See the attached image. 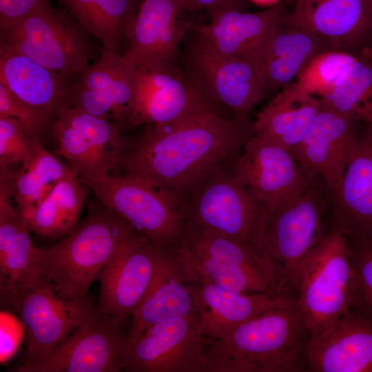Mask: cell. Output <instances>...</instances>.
<instances>
[{
    "label": "cell",
    "mask_w": 372,
    "mask_h": 372,
    "mask_svg": "<svg viewBox=\"0 0 372 372\" xmlns=\"http://www.w3.org/2000/svg\"><path fill=\"white\" fill-rule=\"evenodd\" d=\"M255 135L248 116L208 113L162 127L147 125L118 167L183 202Z\"/></svg>",
    "instance_id": "1"
},
{
    "label": "cell",
    "mask_w": 372,
    "mask_h": 372,
    "mask_svg": "<svg viewBox=\"0 0 372 372\" xmlns=\"http://www.w3.org/2000/svg\"><path fill=\"white\" fill-rule=\"evenodd\" d=\"M130 226L103 205L92 209L61 242L37 249L39 276L65 298H89L92 284L99 279Z\"/></svg>",
    "instance_id": "2"
},
{
    "label": "cell",
    "mask_w": 372,
    "mask_h": 372,
    "mask_svg": "<svg viewBox=\"0 0 372 372\" xmlns=\"http://www.w3.org/2000/svg\"><path fill=\"white\" fill-rule=\"evenodd\" d=\"M312 337L295 298L269 309L213 342L232 372L302 371V353Z\"/></svg>",
    "instance_id": "3"
},
{
    "label": "cell",
    "mask_w": 372,
    "mask_h": 372,
    "mask_svg": "<svg viewBox=\"0 0 372 372\" xmlns=\"http://www.w3.org/2000/svg\"><path fill=\"white\" fill-rule=\"evenodd\" d=\"M318 178L293 203L271 213L264 230L262 256L273 271V291L282 297L295 298L301 265L327 234L322 225L327 189Z\"/></svg>",
    "instance_id": "4"
},
{
    "label": "cell",
    "mask_w": 372,
    "mask_h": 372,
    "mask_svg": "<svg viewBox=\"0 0 372 372\" xmlns=\"http://www.w3.org/2000/svg\"><path fill=\"white\" fill-rule=\"evenodd\" d=\"M183 206L185 223L226 236L262 256L269 209L231 171L217 169Z\"/></svg>",
    "instance_id": "5"
},
{
    "label": "cell",
    "mask_w": 372,
    "mask_h": 372,
    "mask_svg": "<svg viewBox=\"0 0 372 372\" xmlns=\"http://www.w3.org/2000/svg\"><path fill=\"white\" fill-rule=\"evenodd\" d=\"M355 280L345 236L330 228L308 255L296 278L295 298L312 336L351 309Z\"/></svg>",
    "instance_id": "6"
},
{
    "label": "cell",
    "mask_w": 372,
    "mask_h": 372,
    "mask_svg": "<svg viewBox=\"0 0 372 372\" xmlns=\"http://www.w3.org/2000/svg\"><path fill=\"white\" fill-rule=\"evenodd\" d=\"M127 372H231L201 333L198 314L157 322L125 343Z\"/></svg>",
    "instance_id": "7"
},
{
    "label": "cell",
    "mask_w": 372,
    "mask_h": 372,
    "mask_svg": "<svg viewBox=\"0 0 372 372\" xmlns=\"http://www.w3.org/2000/svg\"><path fill=\"white\" fill-rule=\"evenodd\" d=\"M101 204L135 230L165 247L180 245L185 232L183 205L140 179L109 172L79 179Z\"/></svg>",
    "instance_id": "8"
},
{
    "label": "cell",
    "mask_w": 372,
    "mask_h": 372,
    "mask_svg": "<svg viewBox=\"0 0 372 372\" xmlns=\"http://www.w3.org/2000/svg\"><path fill=\"white\" fill-rule=\"evenodd\" d=\"M192 32L184 38L179 69L205 98L227 107L234 116H248L265 96L256 67L249 60L221 54L195 28Z\"/></svg>",
    "instance_id": "9"
},
{
    "label": "cell",
    "mask_w": 372,
    "mask_h": 372,
    "mask_svg": "<svg viewBox=\"0 0 372 372\" xmlns=\"http://www.w3.org/2000/svg\"><path fill=\"white\" fill-rule=\"evenodd\" d=\"M82 30L72 17L48 2L1 30V42L54 72L72 76L80 73L91 57Z\"/></svg>",
    "instance_id": "10"
},
{
    "label": "cell",
    "mask_w": 372,
    "mask_h": 372,
    "mask_svg": "<svg viewBox=\"0 0 372 372\" xmlns=\"http://www.w3.org/2000/svg\"><path fill=\"white\" fill-rule=\"evenodd\" d=\"M183 247L198 281L242 293L273 292L271 267L245 245L185 223Z\"/></svg>",
    "instance_id": "11"
},
{
    "label": "cell",
    "mask_w": 372,
    "mask_h": 372,
    "mask_svg": "<svg viewBox=\"0 0 372 372\" xmlns=\"http://www.w3.org/2000/svg\"><path fill=\"white\" fill-rule=\"evenodd\" d=\"M132 314L106 316L95 307L90 316L43 358L17 372H118Z\"/></svg>",
    "instance_id": "12"
},
{
    "label": "cell",
    "mask_w": 372,
    "mask_h": 372,
    "mask_svg": "<svg viewBox=\"0 0 372 372\" xmlns=\"http://www.w3.org/2000/svg\"><path fill=\"white\" fill-rule=\"evenodd\" d=\"M1 302L18 313L26 327L28 358L23 364L45 357L95 309L91 297L65 298L39 275Z\"/></svg>",
    "instance_id": "13"
},
{
    "label": "cell",
    "mask_w": 372,
    "mask_h": 372,
    "mask_svg": "<svg viewBox=\"0 0 372 372\" xmlns=\"http://www.w3.org/2000/svg\"><path fill=\"white\" fill-rule=\"evenodd\" d=\"M167 247L130 226L99 277L96 309L106 316L133 315L150 289Z\"/></svg>",
    "instance_id": "14"
},
{
    "label": "cell",
    "mask_w": 372,
    "mask_h": 372,
    "mask_svg": "<svg viewBox=\"0 0 372 372\" xmlns=\"http://www.w3.org/2000/svg\"><path fill=\"white\" fill-rule=\"evenodd\" d=\"M242 147L231 171L267 206L269 215L293 203L315 178L290 151L275 143L254 135Z\"/></svg>",
    "instance_id": "15"
},
{
    "label": "cell",
    "mask_w": 372,
    "mask_h": 372,
    "mask_svg": "<svg viewBox=\"0 0 372 372\" xmlns=\"http://www.w3.org/2000/svg\"><path fill=\"white\" fill-rule=\"evenodd\" d=\"M220 114L178 68L161 71L136 68L134 101L127 127H162L199 115Z\"/></svg>",
    "instance_id": "16"
},
{
    "label": "cell",
    "mask_w": 372,
    "mask_h": 372,
    "mask_svg": "<svg viewBox=\"0 0 372 372\" xmlns=\"http://www.w3.org/2000/svg\"><path fill=\"white\" fill-rule=\"evenodd\" d=\"M67 105L127 127L136 85V68L118 51L103 47L101 56L79 73Z\"/></svg>",
    "instance_id": "17"
},
{
    "label": "cell",
    "mask_w": 372,
    "mask_h": 372,
    "mask_svg": "<svg viewBox=\"0 0 372 372\" xmlns=\"http://www.w3.org/2000/svg\"><path fill=\"white\" fill-rule=\"evenodd\" d=\"M185 10V0H141L124 55L139 69L178 68L188 30Z\"/></svg>",
    "instance_id": "18"
},
{
    "label": "cell",
    "mask_w": 372,
    "mask_h": 372,
    "mask_svg": "<svg viewBox=\"0 0 372 372\" xmlns=\"http://www.w3.org/2000/svg\"><path fill=\"white\" fill-rule=\"evenodd\" d=\"M198 279L182 244L167 247L153 282L132 315L126 342L163 320L198 313Z\"/></svg>",
    "instance_id": "19"
},
{
    "label": "cell",
    "mask_w": 372,
    "mask_h": 372,
    "mask_svg": "<svg viewBox=\"0 0 372 372\" xmlns=\"http://www.w3.org/2000/svg\"><path fill=\"white\" fill-rule=\"evenodd\" d=\"M354 123L321 98L311 128L291 152L307 175L319 176L329 190L338 187L354 153L358 134Z\"/></svg>",
    "instance_id": "20"
},
{
    "label": "cell",
    "mask_w": 372,
    "mask_h": 372,
    "mask_svg": "<svg viewBox=\"0 0 372 372\" xmlns=\"http://www.w3.org/2000/svg\"><path fill=\"white\" fill-rule=\"evenodd\" d=\"M302 371L372 372V320L351 309L312 336Z\"/></svg>",
    "instance_id": "21"
},
{
    "label": "cell",
    "mask_w": 372,
    "mask_h": 372,
    "mask_svg": "<svg viewBox=\"0 0 372 372\" xmlns=\"http://www.w3.org/2000/svg\"><path fill=\"white\" fill-rule=\"evenodd\" d=\"M327 198L331 228L372 237V122L364 123L342 178L336 188L327 189Z\"/></svg>",
    "instance_id": "22"
},
{
    "label": "cell",
    "mask_w": 372,
    "mask_h": 372,
    "mask_svg": "<svg viewBox=\"0 0 372 372\" xmlns=\"http://www.w3.org/2000/svg\"><path fill=\"white\" fill-rule=\"evenodd\" d=\"M289 15L327 50L360 54L372 37V0H300Z\"/></svg>",
    "instance_id": "23"
},
{
    "label": "cell",
    "mask_w": 372,
    "mask_h": 372,
    "mask_svg": "<svg viewBox=\"0 0 372 372\" xmlns=\"http://www.w3.org/2000/svg\"><path fill=\"white\" fill-rule=\"evenodd\" d=\"M14 172H0V291L1 299L26 286L39 273L37 249L31 229L17 206L14 207Z\"/></svg>",
    "instance_id": "24"
},
{
    "label": "cell",
    "mask_w": 372,
    "mask_h": 372,
    "mask_svg": "<svg viewBox=\"0 0 372 372\" xmlns=\"http://www.w3.org/2000/svg\"><path fill=\"white\" fill-rule=\"evenodd\" d=\"M327 50L306 27L286 14L251 62L265 96L291 83L320 52Z\"/></svg>",
    "instance_id": "25"
},
{
    "label": "cell",
    "mask_w": 372,
    "mask_h": 372,
    "mask_svg": "<svg viewBox=\"0 0 372 372\" xmlns=\"http://www.w3.org/2000/svg\"><path fill=\"white\" fill-rule=\"evenodd\" d=\"M196 298L200 330L211 342L224 339L240 324L289 299L271 291L242 293L200 281Z\"/></svg>",
    "instance_id": "26"
},
{
    "label": "cell",
    "mask_w": 372,
    "mask_h": 372,
    "mask_svg": "<svg viewBox=\"0 0 372 372\" xmlns=\"http://www.w3.org/2000/svg\"><path fill=\"white\" fill-rule=\"evenodd\" d=\"M285 15L278 3L257 12H227L195 29L221 54L251 62Z\"/></svg>",
    "instance_id": "27"
},
{
    "label": "cell",
    "mask_w": 372,
    "mask_h": 372,
    "mask_svg": "<svg viewBox=\"0 0 372 372\" xmlns=\"http://www.w3.org/2000/svg\"><path fill=\"white\" fill-rule=\"evenodd\" d=\"M0 81L30 105L52 116L68 103L71 76L54 72L0 42Z\"/></svg>",
    "instance_id": "28"
},
{
    "label": "cell",
    "mask_w": 372,
    "mask_h": 372,
    "mask_svg": "<svg viewBox=\"0 0 372 372\" xmlns=\"http://www.w3.org/2000/svg\"><path fill=\"white\" fill-rule=\"evenodd\" d=\"M321 98L307 92L296 81L287 85L258 114L254 134L291 152L311 128Z\"/></svg>",
    "instance_id": "29"
},
{
    "label": "cell",
    "mask_w": 372,
    "mask_h": 372,
    "mask_svg": "<svg viewBox=\"0 0 372 372\" xmlns=\"http://www.w3.org/2000/svg\"><path fill=\"white\" fill-rule=\"evenodd\" d=\"M88 187L71 168L25 220L39 236L68 235L78 225Z\"/></svg>",
    "instance_id": "30"
},
{
    "label": "cell",
    "mask_w": 372,
    "mask_h": 372,
    "mask_svg": "<svg viewBox=\"0 0 372 372\" xmlns=\"http://www.w3.org/2000/svg\"><path fill=\"white\" fill-rule=\"evenodd\" d=\"M71 16L103 47L117 50L129 39L141 0H62Z\"/></svg>",
    "instance_id": "31"
},
{
    "label": "cell",
    "mask_w": 372,
    "mask_h": 372,
    "mask_svg": "<svg viewBox=\"0 0 372 372\" xmlns=\"http://www.w3.org/2000/svg\"><path fill=\"white\" fill-rule=\"evenodd\" d=\"M41 143L33 156L17 169L13 199L25 219L44 200L70 170Z\"/></svg>",
    "instance_id": "32"
},
{
    "label": "cell",
    "mask_w": 372,
    "mask_h": 372,
    "mask_svg": "<svg viewBox=\"0 0 372 372\" xmlns=\"http://www.w3.org/2000/svg\"><path fill=\"white\" fill-rule=\"evenodd\" d=\"M322 99L353 122H372V61L359 54Z\"/></svg>",
    "instance_id": "33"
},
{
    "label": "cell",
    "mask_w": 372,
    "mask_h": 372,
    "mask_svg": "<svg viewBox=\"0 0 372 372\" xmlns=\"http://www.w3.org/2000/svg\"><path fill=\"white\" fill-rule=\"evenodd\" d=\"M56 116L79 132L113 169L118 167L132 143L115 123L66 103L59 107Z\"/></svg>",
    "instance_id": "34"
},
{
    "label": "cell",
    "mask_w": 372,
    "mask_h": 372,
    "mask_svg": "<svg viewBox=\"0 0 372 372\" xmlns=\"http://www.w3.org/2000/svg\"><path fill=\"white\" fill-rule=\"evenodd\" d=\"M359 54L324 50L313 56L298 74L296 82L308 93L327 96Z\"/></svg>",
    "instance_id": "35"
},
{
    "label": "cell",
    "mask_w": 372,
    "mask_h": 372,
    "mask_svg": "<svg viewBox=\"0 0 372 372\" xmlns=\"http://www.w3.org/2000/svg\"><path fill=\"white\" fill-rule=\"evenodd\" d=\"M53 132L59 144V154L69 161L79 179L109 172L112 166L76 130L57 119Z\"/></svg>",
    "instance_id": "36"
},
{
    "label": "cell",
    "mask_w": 372,
    "mask_h": 372,
    "mask_svg": "<svg viewBox=\"0 0 372 372\" xmlns=\"http://www.w3.org/2000/svg\"><path fill=\"white\" fill-rule=\"evenodd\" d=\"M345 238L355 280L354 300L351 309L372 320V237Z\"/></svg>",
    "instance_id": "37"
},
{
    "label": "cell",
    "mask_w": 372,
    "mask_h": 372,
    "mask_svg": "<svg viewBox=\"0 0 372 372\" xmlns=\"http://www.w3.org/2000/svg\"><path fill=\"white\" fill-rule=\"evenodd\" d=\"M41 143L14 119L0 116V169L21 165L33 156Z\"/></svg>",
    "instance_id": "38"
},
{
    "label": "cell",
    "mask_w": 372,
    "mask_h": 372,
    "mask_svg": "<svg viewBox=\"0 0 372 372\" xmlns=\"http://www.w3.org/2000/svg\"><path fill=\"white\" fill-rule=\"evenodd\" d=\"M0 116L10 117L30 134L39 137L52 116L21 100L0 81Z\"/></svg>",
    "instance_id": "39"
},
{
    "label": "cell",
    "mask_w": 372,
    "mask_h": 372,
    "mask_svg": "<svg viewBox=\"0 0 372 372\" xmlns=\"http://www.w3.org/2000/svg\"><path fill=\"white\" fill-rule=\"evenodd\" d=\"M49 0H0V30L20 21Z\"/></svg>",
    "instance_id": "40"
},
{
    "label": "cell",
    "mask_w": 372,
    "mask_h": 372,
    "mask_svg": "<svg viewBox=\"0 0 372 372\" xmlns=\"http://www.w3.org/2000/svg\"><path fill=\"white\" fill-rule=\"evenodd\" d=\"M247 6V0H185L187 11H204L210 19L229 11H245Z\"/></svg>",
    "instance_id": "41"
},
{
    "label": "cell",
    "mask_w": 372,
    "mask_h": 372,
    "mask_svg": "<svg viewBox=\"0 0 372 372\" xmlns=\"http://www.w3.org/2000/svg\"><path fill=\"white\" fill-rule=\"evenodd\" d=\"M8 327L1 322V360L4 361L10 358L17 347L19 335L16 331L14 333L8 331Z\"/></svg>",
    "instance_id": "42"
},
{
    "label": "cell",
    "mask_w": 372,
    "mask_h": 372,
    "mask_svg": "<svg viewBox=\"0 0 372 372\" xmlns=\"http://www.w3.org/2000/svg\"><path fill=\"white\" fill-rule=\"evenodd\" d=\"M360 54L369 58L372 61V37Z\"/></svg>",
    "instance_id": "43"
},
{
    "label": "cell",
    "mask_w": 372,
    "mask_h": 372,
    "mask_svg": "<svg viewBox=\"0 0 372 372\" xmlns=\"http://www.w3.org/2000/svg\"><path fill=\"white\" fill-rule=\"evenodd\" d=\"M256 2H257L258 3H263V4H265V3H271L273 1H276L277 0H253Z\"/></svg>",
    "instance_id": "44"
},
{
    "label": "cell",
    "mask_w": 372,
    "mask_h": 372,
    "mask_svg": "<svg viewBox=\"0 0 372 372\" xmlns=\"http://www.w3.org/2000/svg\"><path fill=\"white\" fill-rule=\"evenodd\" d=\"M299 1H300V0H290V1H291V3H293L294 5H295L297 2H298Z\"/></svg>",
    "instance_id": "45"
}]
</instances>
